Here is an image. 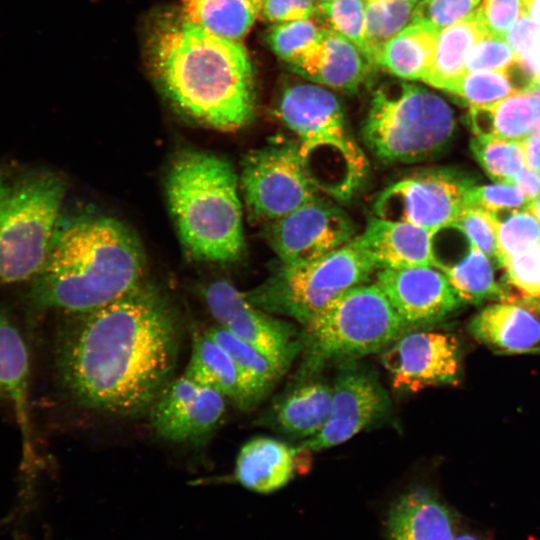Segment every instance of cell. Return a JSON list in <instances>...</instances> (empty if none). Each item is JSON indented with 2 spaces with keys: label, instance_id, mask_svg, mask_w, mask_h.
I'll use <instances>...</instances> for the list:
<instances>
[{
  "label": "cell",
  "instance_id": "20",
  "mask_svg": "<svg viewBox=\"0 0 540 540\" xmlns=\"http://www.w3.org/2000/svg\"><path fill=\"white\" fill-rule=\"evenodd\" d=\"M470 334L494 351L540 353V303L501 301L486 306L468 324Z\"/></svg>",
  "mask_w": 540,
  "mask_h": 540
},
{
  "label": "cell",
  "instance_id": "24",
  "mask_svg": "<svg viewBox=\"0 0 540 540\" xmlns=\"http://www.w3.org/2000/svg\"><path fill=\"white\" fill-rule=\"evenodd\" d=\"M467 120L474 136L523 141L540 124V85L491 106L470 108Z\"/></svg>",
  "mask_w": 540,
  "mask_h": 540
},
{
  "label": "cell",
  "instance_id": "38",
  "mask_svg": "<svg viewBox=\"0 0 540 540\" xmlns=\"http://www.w3.org/2000/svg\"><path fill=\"white\" fill-rule=\"evenodd\" d=\"M323 29L312 19L278 23L270 30L268 43L273 52L288 64L317 42Z\"/></svg>",
  "mask_w": 540,
  "mask_h": 540
},
{
  "label": "cell",
  "instance_id": "11",
  "mask_svg": "<svg viewBox=\"0 0 540 540\" xmlns=\"http://www.w3.org/2000/svg\"><path fill=\"white\" fill-rule=\"evenodd\" d=\"M475 179L449 168L428 169L404 177L380 192L375 216L404 221L435 234L450 228L467 207Z\"/></svg>",
  "mask_w": 540,
  "mask_h": 540
},
{
  "label": "cell",
  "instance_id": "3",
  "mask_svg": "<svg viewBox=\"0 0 540 540\" xmlns=\"http://www.w3.org/2000/svg\"><path fill=\"white\" fill-rule=\"evenodd\" d=\"M145 264L138 238L117 219L60 218L44 265L31 281L29 298L42 310L89 311L142 283Z\"/></svg>",
  "mask_w": 540,
  "mask_h": 540
},
{
  "label": "cell",
  "instance_id": "53",
  "mask_svg": "<svg viewBox=\"0 0 540 540\" xmlns=\"http://www.w3.org/2000/svg\"><path fill=\"white\" fill-rule=\"evenodd\" d=\"M329 1H332V0H315V2L318 4V3H324V2H329Z\"/></svg>",
  "mask_w": 540,
  "mask_h": 540
},
{
  "label": "cell",
  "instance_id": "42",
  "mask_svg": "<svg viewBox=\"0 0 540 540\" xmlns=\"http://www.w3.org/2000/svg\"><path fill=\"white\" fill-rule=\"evenodd\" d=\"M481 0H421L415 7L412 22L442 30L474 13Z\"/></svg>",
  "mask_w": 540,
  "mask_h": 540
},
{
  "label": "cell",
  "instance_id": "22",
  "mask_svg": "<svg viewBox=\"0 0 540 540\" xmlns=\"http://www.w3.org/2000/svg\"><path fill=\"white\" fill-rule=\"evenodd\" d=\"M302 452L298 446L292 447L274 438H253L237 455L235 479L256 493H272L292 479Z\"/></svg>",
  "mask_w": 540,
  "mask_h": 540
},
{
  "label": "cell",
  "instance_id": "45",
  "mask_svg": "<svg viewBox=\"0 0 540 540\" xmlns=\"http://www.w3.org/2000/svg\"><path fill=\"white\" fill-rule=\"evenodd\" d=\"M316 11L315 0H261L259 19L278 24L312 19Z\"/></svg>",
  "mask_w": 540,
  "mask_h": 540
},
{
  "label": "cell",
  "instance_id": "39",
  "mask_svg": "<svg viewBox=\"0 0 540 540\" xmlns=\"http://www.w3.org/2000/svg\"><path fill=\"white\" fill-rule=\"evenodd\" d=\"M451 227L462 232L474 246L497 263V222L491 212L479 207H466Z\"/></svg>",
  "mask_w": 540,
  "mask_h": 540
},
{
  "label": "cell",
  "instance_id": "13",
  "mask_svg": "<svg viewBox=\"0 0 540 540\" xmlns=\"http://www.w3.org/2000/svg\"><path fill=\"white\" fill-rule=\"evenodd\" d=\"M265 236L281 264L294 265L323 257L347 245L356 235L346 212L317 197L267 223Z\"/></svg>",
  "mask_w": 540,
  "mask_h": 540
},
{
  "label": "cell",
  "instance_id": "36",
  "mask_svg": "<svg viewBox=\"0 0 540 540\" xmlns=\"http://www.w3.org/2000/svg\"><path fill=\"white\" fill-rule=\"evenodd\" d=\"M498 265L504 273L506 300L514 290L509 301L540 302V244Z\"/></svg>",
  "mask_w": 540,
  "mask_h": 540
},
{
  "label": "cell",
  "instance_id": "4",
  "mask_svg": "<svg viewBox=\"0 0 540 540\" xmlns=\"http://www.w3.org/2000/svg\"><path fill=\"white\" fill-rule=\"evenodd\" d=\"M166 195L181 243L194 259L229 263L240 258L242 204L228 161L198 150L179 153L167 174Z\"/></svg>",
  "mask_w": 540,
  "mask_h": 540
},
{
  "label": "cell",
  "instance_id": "32",
  "mask_svg": "<svg viewBox=\"0 0 540 540\" xmlns=\"http://www.w3.org/2000/svg\"><path fill=\"white\" fill-rule=\"evenodd\" d=\"M365 37L364 56L369 64L376 59L383 46L412 22L418 3L412 0H364Z\"/></svg>",
  "mask_w": 540,
  "mask_h": 540
},
{
  "label": "cell",
  "instance_id": "2",
  "mask_svg": "<svg viewBox=\"0 0 540 540\" xmlns=\"http://www.w3.org/2000/svg\"><path fill=\"white\" fill-rule=\"evenodd\" d=\"M148 59L164 95L187 117L221 131L252 120L254 73L241 41L213 34L180 13L155 26Z\"/></svg>",
  "mask_w": 540,
  "mask_h": 540
},
{
  "label": "cell",
  "instance_id": "17",
  "mask_svg": "<svg viewBox=\"0 0 540 540\" xmlns=\"http://www.w3.org/2000/svg\"><path fill=\"white\" fill-rule=\"evenodd\" d=\"M225 400L221 393L183 374L172 379L151 405V425L166 440L195 442L218 425Z\"/></svg>",
  "mask_w": 540,
  "mask_h": 540
},
{
  "label": "cell",
  "instance_id": "33",
  "mask_svg": "<svg viewBox=\"0 0 540 540\" xmlns=\"http://www.w3.org/2000/svg\"><path fill=\"white\" fill-rule=\"evenodd\" d=\"M470 148L486 174L498 183L512 184L524 168L523 141L475 136L470 141Z\"/></svg>",
  "mask_w": 540,
  "mask_h": 540
},
{
  "label": "cell",
  "instance_id": "43",
  "mask_svg": "<svg viewBox=\"0 0 540 540\" xmlns=\"http://www.w3.org/2000/svg\"><path fill=\"white\" fill-rule=\"evenodd\" d=\"M530 203L519 187L508 183L475 185L467 198V207H479L491 213L527 209Z\"/></svg>",
  "mask_w": 540,
  "mask_h": 540
},
{
  "label": "cell",
  "instance_id": "21",
  "mask_svg": "<svg viewBox=\"0 0 540 540\" xmlns=\"http://www.w3.org/2000/svg\"><path fill=\"white\" fill-rule=\"evenodd\" d=\"M30 365L26 343L0 310V397L12 406L22 435L23 466L28 474L37 465L29 405Z\"/></svg>",
  "mask_w": 540,
  "mask_h": 540
},
{
  "label": "cell",
  "instance_id": "16",
  "mask_svg": "<svg viewBox=\"0 0 540 540\" xmlns=\"http://www.w3.org/2000/svg\"><path fill=\"white\" fill-rule=\"evenodd\" d=\"M377 271L375 283L411 329L442 321L464 304L446 275L436 267Z\"/></svg>",
  "mask_w": 540,
  "mask_h": 540
},
{
  "label": "cell",
  "instance_id": "8",
  "mask_svg": "<svg viewBox=\"0 0 540 540\" xmlns=\"http://www.w3.org/2000/svg\"><path fill=\"white\" fill-rule=\"evenodd\" d=\"M66 182L51 171L11 184L0 214V285L32 281L47 258Z\"/></svg>",
  "mask_w": 540,
  "mask_h": 540
},
{
  "label": "cell",
  "instance_id": "10",
  "mask_svg": "<svg viewBox=\"0 0 540 540\" xmlns=\"http://www.w3.org/2000/svg\"><path fill=\"white\" fill-rule=\"evenodd\" d=\"M240 188L250 220L267 224L318 196L296 140H276L243 161Z\"/></svg>",
  "mask_w": 540,
  "mask_h": 540
},
{
  "label": "cell",
  "instance_id": "37",
  "mask_svg": "<svg viewBox=\"0 0 540 540\" xmlns=\"http://www.w3.org/2000/svg\"><path fill=\"white\" fill-rule=\"evenodd\" d=\"M315 16L321 18L325 28L345 37L364 54V0H332L318 3Z\"/></svg>",
  "mask_w": 540,
  "mask_h": 540
},
{
  "label": "cell",
  "instance_id": "5",
  "mask_svg": "<svg viewBox=\"0 0 540 540\" xmlns=\"http://www.w3.org/2000/svg\"><path fill=\"white\" fill-rule=\"evenodd\" d=\"M278 115L296 135L316 188L336 198H349L364 180L368 162L339 99L323 86L295 84L282 93Z\"/></svg>",
  "mask_w": 540,
  "mask_h": 540
},
{
  "label": "cell",
  "instance_id": "12",
  "mask_svg": "<svg viewBox=\"0 0 540 540\" xmlns=\"http://www.w3.org/2000/svg\"><path fill=\"white\" fill-rule=\"evenodd\" d=\"M217 325L263 353L283 375L302 351V330L251 304L245 293L225 280L203 291Z\"/></svg>",
  "mask_w": 540,
  "mask_h": 540
},
{
  "label": "cell",
  "instance_id": "14",
  "mask_svg": "<svg viewBox=\"0 0 540 540\" xmlns=\"http://www.w3.org/2000/svg\"><path fill=\"white\" fill-rule=\"evenodd\" d=\"M338 365L330 418L317 435L298 446L302 451L342 444L388 413L389 396L371 368L357 360Z\"/></svg>",
  "mask_w": 540,
  "mask_h": 540
},
{
  "label": "cell",
  "instance_id": "52",
  "mask_svg": "<svg viewBox=\"0 0 540 540\" xmlns=\"http://www.w3.org/2000/svg\"><path fill=\"white\" fill-rule=\"evenodd\" d=\"M536 81L540 85V64H539V66L537 68V71H536Z\"/></svg>",
  "mask_w": 540,
  "mask_h": 540
},
{
  "label": "cell",
  "instance_id": "18",
  "mask_svg": "<svg viewBox=\"0 0 540 540\" xmlns=\"http://www.w3.org/2000/svg\"><path fill=\"white\" fill-rule=\"evenodd\" d=\"M435 233L418 225L371 217L354 242L376 265L384 268L432 266L442 263L434 251Z\"/></svg>",
  "mask_w": 540,
  "mask_h": 540
},
{
  "label": "cell",
  "instance_id": "47",
  "mask_svg": "<svg viewBox=\"0 0 540 540\" xmlns=\"http://www.w3.org/2000/svg\"><path fill=\"white\" fill-rule=\"evenodd\" d=\"M525 164L540 174V135H530L523 140Z\"/></svg>",
  "mask_w": 540,
  "mask_h": 540
},
{
  "label": "cell",
  "instance_id": "15",
  "mask_svg": "<svg viewBox=\"0 0 540 540\" xmlns=\"http://www.w3.org/2000/svg\"><path fill=\"white\" fill-rule=\"evenodd\" d=\"M382 352L394 389L418 392L459 381L460 346L451 334L411 329Z\"/></svg>",
  "mask_w": 540,
  "mask_h": 540
},
{
  "label": "cell",
  "instance_id": "41",
  "mask_svg": "<svg viewBox=\"0 0 540 540\" xmlns=\"http://www.w3.org/2000/svg\"><path fill=\"white\" fill-rule=\"evenodd\" d=\"M505 38L518 56V65L536 81V71L540 64V24L524 14Z\"/></svg>",
  "mask_w": 540,
  "mask_h": 540
},
{
  "label": "cell",
  "instance_id": "34",
  "mask_svg": "<svg viewBox=\"0 0 540 540\" xmlns=\"http://www.w3.org/2000/svg\"><path fill=\"white\" fill-rule=\"evenodd\" d=\"M518 92L507 69L466 72L449 93L474 108L491 106Z\"/></svg>",
  "mask_w": 540,
  "mask_h": 540
},
{
  "label": "cell",
  "instance_id": "30",
  "mask_svg": "<svg viewBox=\"0 0 540 540\" xmlns=\"http://www.w3.org/2000/svg\"><path fill=\"white\" fill-rule=\"evenodd\" d=\"M205 333L231 357L252 409L269 393L282 374L263 353L221 326H212Z\"/></svg>",
  "mask_w": 540,
  "mask_h": 540
},
{
  "label": "cell",
  "instance_id": "1",
  "mask_svg": "<svg viewBox=\"0 0 540 540\" xmlns=\"http://www.w3.org/2000/svg\"><path fill=\"white\" fill-rule=\"evenodd\" d=\"M179 331L168 299L142 282L103 306L73 313L57 345L60 380L82 406L140 413L172 380Z\"/></svg>",
  "mask_w": 540,
  "mask_h": 540
},
{
  "label": "cell",
  "instance_id": "54",
  "mask_svg": "<svg viewBox=\"0 0 540 540\" xmlns=\"http://www.w3.org/2000/svg\"><path fill=\"white\" fill-rule=\"evenodd\" d=\"M412 1H414V2H416V3H419L421 0H412Z\"/></svg>",
  "mask_w": 540,
  "mask_h": 540
},
{
  "label": "cell",
  "instance_id": "51",
  "mask_svg": "<svg viewBox=\"0 0 540 540\" xmlns=\"http://www.w3.org/2000/svg\"><path fill=\"white\" fill-rule=\"evenodd\" d=\"M454 540H480V539L470 534H461V535L455 536Z\"/></svg>",
  "mask_w": 540,
  "mask_h": 540
},
{
  "label": "cell",
  "instance_id": "40",
  "mask_svg": "<svg viewBox=\"0 0 540 540\" xmlns=\"http://www.w3.org/2000/svg\"><path fill=\"white\" fill-rule=\"evenodd\" d=\"M518 62V56L505 37L487 34L468 52L465 71L507 70Z\"/></svg>",
  "mask_w": 540,
  "mask_h": 540
},
{
  "label": "cell",
  "instance_id": "50",
  "mask_svg": "<svg viewBox=\"0 0 540 540\" xmlns=\"http://www.w3.org/2000/svg\"><path fill=\"white\" fill-rule=\"evenodd\" d=\"M527 209L536 217V219L540 223V196H538L535 200L531 201Z\"/></svg>",
  "mask_w": 540,
  "mask_h": 540
},
{
  "label": "cell",
  "instance_id": "26",
  "mask_svg": "<svg viewBox=\"0 0 540 540\" xmlns=\"http://www.w3.org/2000/svg\"><path fill=\"white\" fill-rule=\"evenodd\" d=\"M487 34L478 8L468 17L440 30L433 64L423 82L449 93L466 73L468 52Z\"/></svg>",
  "mask_w": 540,
  "mask_h": 540
},
{
  "label": "cell",
  "instance_id": "46",
  "mask_svg": "<svg viewBox=\"0 0 540 540\" xmlns=\"http://www.w3.org/2000/svg\"><path fill=\"white\" fill-rule=\"evenodd\" d=\"M512 184L519 187L530 201L540 196V174L528 167L515 176Z\"/></svg>",
  "mask_w": 540,
  "mask_h": 540
},
{
  "label": "cell",
  "instance_id": "6",
  "mask_svg": "<svg viewBox=\"0 0 540 540\" xmlns=\"http://www.w3.org/2000/svg\"><path fill=\"white\" fill-rule=\"evenodd\" d=\"M408 330L375 282L356 285L303 326L297 379L307 380L326 366L383 351Z\"/></svg>",
  "mask_w": 540,
  "mask_h": 540
},
{
  "label": "cell",
  "instance_id": "9",
  "mask_svg": "<svg viewBox=\"0 0 540 540\" xmlns=\"http://www.w3.org/2000/svg\"><path fill=\"white\" fill-rule=\"evenodd\" d=\"M375 271L376 265L352 240L318 259L281 264L263 283L244 293L263 311L305 326L339 295L366 283Z\"/></svg>",
  "mask_w": 540,
  "mask_h": 540
},
{
  "label": "cell",
  "instance_id": "27",
  "mask_svg": "<svg viewBox=\"0 0 540 540\" xmlns=\"http://www.w3.org/2000/svg\"><path fill=\"white\" fill-rule=\"evenodd\" d=\"M439 32L411 22L383 46L376 65L401 79L423 81L433 64Z\"/></svg>",
  "mask_w": 540,
  "mask_h": 540
},
{
  "label": "cell",
  "instance_id": "19",
  "mask_svg": "<svg viewBox=\"0 0 540 540\" xmlns=\"http://www.w3.org/2000/svg\"><path fill=\"white\" fill-rule=\"evenodd\" d=\"M288 65L317 85L346 93L358 90L371 68L355 44L325 27L319 40Z\"/></svg>",
  "mask_w": 540,
  "mask_h": 540
},
{
  "label": "cell",
  "instance_id": "48",
  "mask_svg": "<svg viewBox=\"0 0 540 540\" xmlns=\"http://www.w3.org/2000/svg\"><path fill=\"white\" fill-rule=\"evenodd\" d=\"M526 14L540 24V0H524Z\"/></svg>",
  "mask_w": 540,
  "mask_h": 540
},
{
  "label": "cell",
  "instance_id": "25",
  "mask_svg": "<svg viewBox=\"0 0 540 540\" xmlns=\"http://www.w3.org/2000/svg\"><path fill=\"white\" fill-rule=\"evenodd\" d=\"M300 383L272 406L271 423L295 438H311L327 424L332 410V386L321 381Z\"/></svg>",
  "mask_w": 540,
  "mask_h": 540
},
{
  "label": "cell",
  "instance_id": "29",
  "mask_svg": "<svg viewBox=\"0 0 540 540\" xmlns=\"http://www.w3.org/2000/svg\"><path fill=\"white\" fill-rule=\"evenodd\" d=\"M261 0H181L188 21L218 36L240 41L259 18Z\"/></svg>",
  "mask_w": 540,
  "mask_h": 540
},
{
  "label": "cell",
  "instance_id": "44",
  "mask_svg": "<svg viewBox=\"0 0 540 540\" xmlns=\"http://www.w3.org/2000/svg\"><path fill=\"white\" fill-rule=\"evenodd\" d=\"M478 11L488 33L502 37L526 14L524 0H482Z\"/></svg>",
  "mask_w": 540,
  "mask_h": 540
},
{
  "label": "cell",
  "instance_id": "28",
  "mask_svg": "<svg viewBox=\"0 0 540 540\" xmlns=\"http://www.w3.org/2000/svg\"><path fill=\"white\" fill-rule=\"evenodd\" d=\"M184 375L221 393L238 408L250 409L239 373L231 357L205 331L194 335Z\"/></svg>",
  "mask_w": 540,
  "mask_h": 540
},
{
  "label": "cell",
  "instance_id": "35",
  "mask_svg": "<svg viewBox=\"0 0 540 540\" xmlns=\"http://www.w3.org/2000/svg\"><path fill=\"white\" fill-rule=\"evenodd\" d=\"M492 214L497 222V264L540 244V224L528 209Z\"/></svg>",
  "mask_w": 540,
  "mask_h": 540
},
{
  "label": "cell",
  "instance_id": "7",
  "mask_svg": "<svg viewBox=\"0 0 540 540\" xmlns=\"http://www.w3.org/2000/svg\"><path fill=\"white\" fill-rule=\"evenodd\" d=\"M455 126L454 112L443 98L418 85L401 83L375 92L362 136L378 159L412 163L441 151Z\"/></svg>",
  "mask_w": 540,
  "mask_h": 540
},
{
  "label": "cell",
  "instance_id": "49",
  "mask_svg": "<svg viewBox=\"0 0 540 540\" xmlns=\"http://www.w3.org/2000/svg\"><path fill=\"white\" fill-rule=\"evenodd\" d=\"M11 184L8 183L4 174L0 171V214L9 193Z\"/></svg>",
  "mask_w": 540,
  "mask_h": 540
},
{
  "label": "cell",
  "instance_id": "31",
  "mask_svg": "<svg viewBox=\"0 0 540 540\" xmlns=\"http://www.w3.org/2000/svg\"><path fill=\"white\" fill-rule=\"evenodd\" d=\"M440 270L464 303L481 304L507 298L504 286L495 278L491 259L472 243L461 260L452 265L443 264Z\"/></svg>",
  "mask_w": 540,
  "mask_h": 540
},
{
  "label": "cell",
  "instance_id": "23",
  "mask_svg": "<svg viewBox=\"0 0 540 540\" xmlns=\"http://www.w3.org/2000/svg\"><path fill=\"white\" fill-rule=\"evenodd\" d=\"M389 540H454L449 510L430 491L416 488L401 495L388 514Z\"/></svg>",
  "mask_w": 540,
  "mask_h": 540
}]
</instances>
